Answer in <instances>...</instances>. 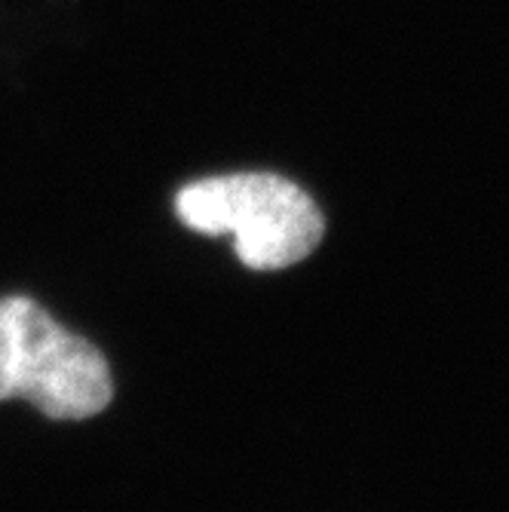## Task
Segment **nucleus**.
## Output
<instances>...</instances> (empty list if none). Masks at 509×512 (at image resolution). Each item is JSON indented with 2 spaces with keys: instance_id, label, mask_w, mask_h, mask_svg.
I'll list each match as a JSON object with an SVG mask.
<instances>
[{
  "instance_id": "f257e3e1",
  "label": "nucleus",
  "mask_w": 509,
  "mask_h": 512,
  "mask_svg": "<svg viewBox=\"0 0 509 512\" xmlns=\"http://www.w3.org/2000/svg\"><path fill=\"white\" fill-rule=\"evenodd\" d=\"M175 212L197 234L234 237L252 270L304 261L326 234V218L295 181L273 172H237L194 181L175 197Z\"/></svg>"
},
{
  "instance_id": "f03ea898",
  "label": "nucleus",
  "mask_w": 509,
  "mask_h": 512,
  "mask_svg": "<svg viewBox=\"0 0 509 512\" xmlns=\"http://www.w3.org/2000/svg\"><path fill=\"white\" fill-rule=\"evenodd\" d=\"M16 396L59 421L99 414L114 396L105 356L22 295L0 298V399Z\"/></svg>"
}]
</instances>
